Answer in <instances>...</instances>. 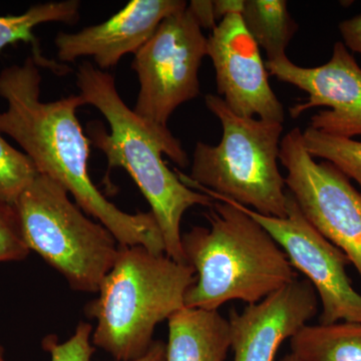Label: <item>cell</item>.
I'll return each instance as SVG.
<instances>
[{
    "instance_id": "1",
    "label": "cell",
    "mask_w": 361,
    "mask_h": 361,
    "mask_svg": "<svg viewBox=\"0 0 361 361\" xmlns=\"http://www.w3.org/2000/svg\"><path fill=\"white\" fill-rule=\"evenodd\" d=\"M40 85L42 75L32 58L0 73V97L7 102V110L0 113V133L13 137L39 174L65 188L85 214L114 235L118 245H140L165 254V242L153 213L123 212L90 179V140L77 116L78 108L85 106L82 97L73 94L44 103Z\"/></svg>"
},
{
    "instance_id": "2",
    "label": "cell",
    "mask_w": 361,
    "mask_h": 361,
    "mask_svg": "<svg viewBox=\"0 0 361 361\" xmlns=\"http://www.w3.org/2000/svg\"><path fill=\"white\" fill-rule=\"evenodd\" d=\"M77 87L85 104L101 111L111 128L108 133L101 123H90V142L106 155L109 170L127 171L151 206L166 255L186 264L180 242L183 216L192 207L210 208L215 200L185 185L163 160L165 154L179 167H188L189 157L182 144L168 128L149 125L135 115L116 90L114 75L90 61L78 66Z\"/></svg>"
},
{
    "instance_id": "3",
    "label": "cell",
    "mask_w": 361,
    "mask_h": 361,
    "mask_svg": "<svg viewBox=\"0 0 361 361\" xmlns=\"http://www.w3.org/2000/svg\"><path fill=\"white\" fill-rule=\"evenodd\" d=\"M205 216L210 227L195 226L180 240L196 275L185 307L218 311L235 300L258 303L296 279L281 247L236 206L217 200Z\"/></svg>"
},
{
    "instance_id": "4",
    "label": "cell",
    "mask_w": 361,
    "mask_h": 361,
    "mask_svg": "<svg viewBox=\"0 0 361 361\" xmlns=\"http://www.w3.org/2000/svg\"><path fill=\"white\" fill-rule=\"evenodd\" d=\"M196 281L191 266L145 247L118 245V256L85 313L97 322L94 348L116 361L148 353L159 323L185 307V295Z\"/></svg>"
},
{
    "instance_id": "5",
    "label": "cell",
    "mask_w": 361,
    "mask_h": 361,
    "mask_svg": "<svg viewBox=\"0 0 361 361\" xmlns=\"http://www.w3.org/2000/svg\"><path fill=\"white\" fill-rule=\"evenodd\" d=\"M205 103L220 120L222 139L217 146L197 142L191 173L174 169L176 174L196 191L267 217H286L288 190L278 168L283 123L236 115L216 94H207Z\"/></svg>"
},
{
    "instance_id": "6",
    "label": "cell",
    "mask_w": 361,
    "mask_h": 361,
    "mask_svg": "<svg viewBox=\"0 0 361 361\" xmlns=\"http://www.w3.org/2000/svg\"><path fill=\"white\" fill-rule=\"evenodd\" d=\"M27 248L37 252L77 291L97 293L115 264L118 245L68 198L59 183L39 174L16 204Z\"/></svg>"
},
{
    "instance_id": "7",
    "label": "cell",
    "mask_w": 361,
    "mask_h": 361,
    "mask_svg": "<svg viewBox=\"0 0 361 361\" xmlns=\"http://www.w3.org/2000/svg\"><path fill=\"white\" fill-rule=\"evenodd\" d=\"M206 56L207 37L188 6L161 21L133 61L140 82L135 115L149 125L168 128L180 104L200 96L198 73Z\"/></svg>"
},
{
    "instance_id": "8",
    "label": "cell",
    "mask_w": 361,
    "mask_h": 361,
    "mask_svg": "<svg viewBox=\"0 0 361 361\" xmlns=\"http://www.w3.org/2000/svg\"><path fill=\"white\" fill-rule=\"evenodd\" d=\"M285 184L297 205L325 239L343 252L361 279V193L329 161H315L302 132L294 128L280 142Z\"/></svg>"
},
{
    "instance_id": "9",
    "label": "cell",
    "mask_w": 361,
    "mask_h": 361,
    "mask_svg": "<svg viewBox=\"0 0 361 361\" xmlns=\"http://www.w3.org/2000/svg\"><path fill=\"white\" fill-rule=\"evenodd\" d=\"M206 195L215 201L230 202L269 233L292 267L303 273L314 287L322 303L319 324H334L341 320L361 323V294L353 288L346 273L350 261L308 222L289 192L285 218L267 217L225 197Z\"/></svg>"
},
{
    "instance_id": "10",
    "label": "cell",
    "mask_w": 361,
    "mask_h": 361,
    "mask_svg": "<svg viewBox=\"0 0 361 361\" xmlns=\"http://www.w3.org/2000/svg\"><path fill=\"white\" fill-rule=\"evenodd\" d=\"M269 75L307 92V101L290 108L292 118L310 109L327 106L311 116L308 127L334 137L361 135V68L343 42H336L325 65L302 68L285 56L265 61Z\"/></svg>"
},
{
    "instance_id": "11",
    "label": "cell",
    "mask_w": 361,
    "mask_h": 361,
    "mask_svg": "<svg viewBox=\"0 0 361 361\" xmlns=\"http://www.w3.org/2000/svg\"><path fill=\"white\" fill-rule=\"evenodd\" d=\"M219 97L236 115L283 123V104L271 89L269 71L240 14L226 16L207 37Z\"/></svg>"
},
{
    "instance_id": "12",
    "label": "cell",
    "mask_w": 361,
    "mask_h": 361,
    "mask_svg": "<svg viewBox=\"0 0 361 361\" xmlns=\"http://www.w3.org/2000/svg\"><path fill=\"white\" fill-rule=\"evenodd\" d=\"M318 296L307 279H294L242 312L229 313L230 348L234 361H274L287 339L313 319Z\"/></svg>"
},
{
    "instance_id": "13",
    "label": "cell",
    "mask_w": 361,
    "mask_h": 361,
    "mask_svg": "<svg viewBox=\"0 0 361 361\" xmlns=\"http://www.w3.org/2000/svg\"><path fill=\"white\" fill-rule=\"evenodd\" d=\"M187 6L183 0H132L101 25L59 32L54 39L59 61L73 63L92 56L99 70H109L126 54L139 51L166 18Z\"/></svg>"
},
{
    "instance_id": "14",
    "label": "cell",
    "mask_w": 361,
    "mask_h": 361,
    "mask_svg": "<svg viewBox=\"0 0 361 361\" xmlns=\"http://www.w3.org/2000/svg\"><path fill=\"white\" fill-rule=\"evenodd\" d=\"M166 361H225L230 349L228 319L219 311L183 307L168 320Z\"/></svg>"
},
{
    "instance_id": "15",
    "label": "cell",
    "mask_w": 361,
    "mask_h": 361,
    "mask_svg": "<svg viewBox=\"0 0 361 361\" xmlns=\"http://www.w3.org/2000/svg\"><path fill=\"white\" fill-rule=\"evenodd\" d=\"M80 2L78 0L47 2L35 4L20 16H0V51L18 42H27L32 47V59L42 68H49L58 75H66L68 66L42 56L39 40L33 33L35 26L45 23H63L75 25L80 18Z\"/></svg>"
},
{
    "instance_id": "16",
    "label": "cell",
    "mask_w": 361,
    "mask_h": 361,
    "mask_svg": "<svg viewBox=\"0 0 361 361\" xmlns=\"http://www.w3.org/2000/svg\"><path fill=\"white\" fill-rule=\"evenodd\" d=\"M290 346L301 361H361V323L305 325Z\"/></svg>"
},
{
    "instance_id": "17",
    "label": "cell",
    "mask_w": 361,
    "mask_h": 361,
    "mask_svg": "<svg viewBox=\"0 0 361 361\" xmlns=\"http://www.w3.org/2000/svg\"><path fill=\"white\" fill-rule=\"evenodd\" d=\"M244 25L267 54V61L286 56V49L298 30L285 0H244Z\"/></svg>"
},
{
    "instance_id": "18",
    "label": "cell",
    "mask_w": 361,
    "mask_h": 361,
    "mask_svg": "<svg viewBox=\"0 0 361 361\" xmlns=\"http://www.w3.org/2000/svg\"><path fill=\"white\" fill-rule=\"evenodd\" d=\"M302 142L313 158L324 159L348 179L355 180L361 193V142L334 137L307 127L302 132Z\"/></svg>"
},
{
    "instance_id": "19",
    "label": "cell",
    "mask_w": 361,
    "mask_h": 361,
    "mask_svg": "<svg viewBox=\"0 0 361 361\" xmlns=\"http://www.w3.org/2000/svg\"><path fill=\"white\" fill-rule=\"evenodd\" d=\"M37 175L30 157L11 147L0 133V201L16 206Z\"/></svg>"
},
{
    "instance_id": "20",
    "label": "cell",
    "mask_w": 361,
    "mask_h": 361,
    "mask_svg": "<svg viewBox=\"0 0 361 361\" xmlns=\"http://www.w3.org/2000/svg\"><path fill=\"white\" fill-rule=\"evenodd\" d=\"M92 326L80 322L75 334L66 342L51 334L42 341V348L51 355V361H92L96 348L92 343Z\"/></svg>"
},
{
    "instance_id": "21",
    "label": "cell",
    "mask_w": 361,
    "mask_h": 361,
    "mask_svg": "<svg viewBox=\"0 0 361 361\" xmlns=\"http://www.w3.org/2000/svg\"><path fill=\"white\" fill-rule=\"evenodd\" d=\"M28 254L16 207L0 201V262L21 261Z\"/></svg>"
},
{
    "instance_id": "22",
    "label": "cell",
    "mask_w": 361,
    "mask_h": 361,
    "mask_svg": "<svg viewBox=\"0 0 361 361\" xmlns=\"http://www.w3.org/2000/svg\"><path fill=\"white\" fill-rule=\"evenodd\" d=\"M339 32L348 49L361 54V13L339 23Z\"/></svg>"
},
{
    "instance_id": "23",
    "label": "cell",
    "mask_w": 361,
    "mask_h": 361,
    "mask_svg": "<svg viewBox=\"0 0 361 361\" xmlns=\"http://www.w3.org/2000/svg\"><path fill=\"white\" fill-rule=\"evenodd\" d=\"M188 9L201 28L213 30L219 23L214 13L213 1L193 0L188 4Z\"/></svg>"
},
{
    "instance_id": "24",
    "label": "cell",
    "mask_w": 361,
    "mask_h": 361,
    "mask_svg": "<svg viewBox=\"0 0 361 361\" xmlns=\"http://www.w3.org/2000/svg\"><path fill=\"white\" fill-rule=\"evenodd\" d=\"M214 13L218 23L230 14H241L244 0H215L213 1Z\"/></svg>"
},
{
    "instance_id": "25",
    "label": "cell",
    "mask_w": 361,
    "mask_h": 361,
    "mask_svg": "<svg viewBox=\"0 0 361 361\" xmlns=\"http://www.w3.org/2000/svg\"><path fill=\"white\" fill-rule=\"evenodd\" d=\"M166 349L167 344L163 341H154L146 355L132 361H166Z\"/></svg>"
},
{
    "instance_id": "26",
    "label": "cell",
    "mask_w": 361,
    "mask_h": 361,
    "mask_svg": "<svg viewBox=\"0 0 361 361\" xmlns=\"http://www.w3.org/2000/svg\"><path fill=\"white\" fill-rule=\"evenodd\" d=\"M280 361H301L298 357H296L293 353H290V355H285L283 358H282Z\"/></svg>"
},
{
    "instance_id": "27",
    "label": "cell",
    "mask_w": 361,
    "mask_h": 361,
    "mask_svg": "<svg viewBox=\"0 0 361 361\" xmlns=\"http://www.w3.org/2000/svg\"><path fill=\"white\" fill-rule=\"evenodd\" d=\"M0 361H6L4 358V350L1 345H0Z\"/></svg>"
}]
</instances>
